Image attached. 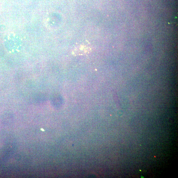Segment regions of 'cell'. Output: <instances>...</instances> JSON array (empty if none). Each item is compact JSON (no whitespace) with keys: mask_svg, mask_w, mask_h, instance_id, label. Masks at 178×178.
Returning a JSON list of instances; mask_svg holds the SVG:
<instances>
[{"mask_svg":"<svg viewBox=\"0 0 178 178\" xmlns=\"http://www.w3.org/2000/svg\"><path fill=\"white\" fill-rule=\"evenodd\" d=\"M90 51V49L89 47L81 45L76 47L73 51V53L75 55H82L89 54Z\"/></svg>","mask_w":178,"mask_h":178,"instance_id":"cell-1","label":"cell"}]
</instances>
